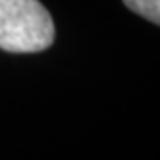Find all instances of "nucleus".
<instances>
[{
	"mask_svg": "<svg viewBox=\"0 0 160 160\" xmlns=\"http://www.w3.org/2000/svg\"><path fill=\"white\" fill-rule=\"evenodd\" d=\"M54 42V21L39 0H0V48L41 52Z\"/></svg>",
	"mask_w": 160,
	"mask_h": 160,
	"instance_id": "1",
	"label": "nucleus"
},
{
	"mask_svg": "<svg viewBox=\"0 0 160 160\" xmlns=\"http://www.w3.org/2000/svg\"><path fill=\"white\" fill-rule=\"evenodd\" d=\"M131 12L143 16L145 19L160 25V0H123Z\"/></svg>",
	"mask_w": 160,
	"mask_h": 160,
	"instance_id": "2",
	"label": "nucleus"
}]
</instances>
